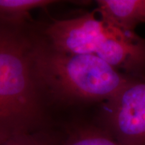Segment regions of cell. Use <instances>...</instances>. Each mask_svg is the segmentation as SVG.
Here are the masks:
<instances>
[{
  "mask_svg": "<svg viewBox=\"0 0 145 145\" xmlns=\"http://www.w3.org/2000/svg\"><path fill=\"white\" fill-rule=\"evenodd\" d=\"M61 145H120L102 128L83 127L72 131Z\"/></svg>",
  "mask_w": 145,
  "mask_h": 145,
  "instance_id": "7",
  "label": "cell"
},
{
  "mask_svg": "<svg viewBox=\"0 0 145 145\" xmlns=\"http://www.w3.org/2000/svg\"><path fill=\"white\" fill-rule=\"evenodd\" d=\"M58 141L49 135L36 131L24 132L12 135L0 143V145H61Z\"/></svg>",
  "mask_w": 145,
  "mask_h": 145,
  "instance_id": "8",
  "label": "cell"
},
{
  "mask_svg": "<svg viewBox=\"0 0 145 145\" xmlns=\"http://www.w3.org/2000/svg\"><path fill=\"white\" fill-rule=\"evenodd\" d=\"M1 142H3V140H1V139H0V143H1Z\"/></svg>",
  "mask_w": 145,
  "mask_h": 145,
  "instance_id": "9",
  "label": "cell"
},
{
  "mask_svg": "<svg viewBox=\"0 0 145 145\" xmlns=\"http://www.w3.org/2000/svg\"><path fill=\"white\" fill-rule=\"evenodd\" d=\"M31 58L40 86L62 99L107 101L139 79L95 55L61 52L50 46L31 48Z\"/></svg>",
  "mask_w": 145,
  "mask_h": 145,
  "instance_id": "1",
  "label": "cell"
},
{
  "mask_svg": "<svg viewBox=\"0 0 145 145\" xmlns=\"http://www.w3.org/2000/svg\"><path fill=\"white\" fill-rule=\"evenodd\" d=\"M57 3L52 0H0V19L20 22L29 16L33 10Z\"/></svg>",
  "mask_w": 145,
  "mask_h": 145,
  "instance_id": "6",
  "label": "cell"
},
{
  "mask_svg": "<svg viewBox=\"0 0 145 145\" xmlns=\"http://www.w3.org/2000/svg\"><path fill=\"white\" fill-rule=\"evenodd\" d=\"M39 83L31 49L10 38H0V139L33 131L40 114Z\"/></svg>",
  "mask_w": 145,
  "mask_h": 145,
  "instance_id": "2",
  "label": "cell"
},
{
  "mask_svg": "<svg viewBox=\"0 0 145 145\" xmlns=\"http://www.w3.org/2000/svg\"><path fill=\"white\" fill-rule=\"evenodd\" d=\"M97 5L101 20L122 31L135 33L145 23V0H98Z\"/></svg>",
  "mask_w": 145,
  "mask_h": 145,
  "instance_id": "5",
  "label": "cell"
},
{
  "mask_svg": "<svg viewBox=\"0 0 145 145\" xmlns=\"http://www.w3.org/2000/svg\"><path fill=\"white\" fill-rule=\"evenodd\" d=\"M112 29V26L94 13L67 20H56L45 30L52 48L73 54L96 55Z\"/></svg>",
  "mask_w": 145,
  "mask_h": 145,
  "instance_id": "4",
  "label": "cell"
},
{
  "mask_svg": "<svg viewBox=\"0 0 145 145\" xmlns=\"http://www.w3.org/2000/svg\"><path fill=\"white\" fill-rule=\"evenodd\" d=\"M102 129L120 145H145V79H135L107 100Z\"/></svg>",
  "mask_w": 145,
  "mask_h": 145,
  "instance_id": "3",
  "label": "cell"
}]
</instances>
